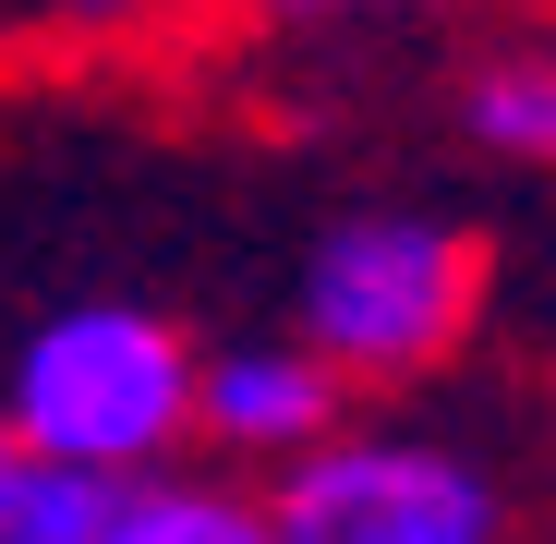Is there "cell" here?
<instances>
[{"instance_id":"1","label":"cell","mask_w":556,"mask_h":544,"mask_svg":"<svg viewBox=\"0 0 556 544\" xmlns=\"http://www.w3.org/2000/svg\"><path fill=\"white\" fill-rule=\"evenodd\" d=\"M0 435L73 472H157L169 447H194V339L134 291H85L13 339L0 376Z\"/></svg>"},{"instance_id":"2","label":"cell","mask_w":556,"mask_h":544,"mask_svg":"<svg viewBox=\"0 0 556 544\" xmlns=\"http://www.w3.org/2000/svg\"><path fill=\"white\" fill-rule=\"evenodd\" d=\"M484 315V242L435 206H351L291 266V339L339 388H412L472 339Z\"/></svg>"},{"instance_id":"3","label":"cell","mask_w":556,"mask_h":544,"mask_svg":"<svg viewBox=\"0 0 556 544\" xmlns=\"http://www.w3.org/2000/svg\"><path fill=\"white\" fill-rule=\"evenodd\" d=\"M278 544H508V484L447 435L327 423L266 484Z\"/></svg>"},{"instance_id":"4","label":"cell","mask_w":556,"mask_h":544,"mask_svg":"<svg viewBox=\"0 0 556 544\" xmlns=\"http://www.w3.org/2000/svg\"><path fill=\"white\" fill-rule=\"evenodd\" d=\"M339 412H351V388L327 376L291 327H278V339H230V351H194V435L218 447V460H266L278 472Z\"/></svg>"},{"instance_id":"5","label":"cell","mask_w":556,"mask_h":544,"mask_svg":"<svg viewBox=\"0 0 556 544\" xmlns=\"http://www.w3.org/2000/svg\"><path fill=\"white\" fill-rule=\"evenodd\" d=\"M110 544H278V532H266V496L157 460V472L110 484Z\"/></svg>"},{"instance_id":"6","label":"cell","mask_w":556,"mask_h":544,"mask_svg":"<svg viewBox=\"0 0 556 544\" xmlns=\"http://www.w3.org/2000/svg\"><path fill=\"white\" fill-rule=\"evenodd\" d=\"M459 134L508 169H556V49H496L459 73Z\"/></svg>"},{"instance_id":"7","label":"cell","mask_w":556,"mask_h":544,"mask_svg":"<svg viewBox=\"0 0 556 544\" xmlns=\"http://www.w3.org/2000/svg\"><path fill=\"white\" fill-rule=\"evenodd\" d=\"M0 544H110V472L0 447Z\"/></svg>"},{"instance_id":"8","label":"cell","mask_w":556,"mask_h":544,"mask_svg":"<svg viewBox=\"0 0 556 544\" xmlns=\"http://www.w3.org/2000/svg\"><path fill=\"white\" fill-rule=\"evenodd\" d=\"M169 0H37V25H61V37H122V25H157Z\"/></svg>"},{"instance_id":"9","label":"cell","mask_w":556,"mask_h":544,"mask_svg":"<svg viewBox=\"0 0 556 544\" xmlns=\"http://www.w3.org/2000/svg\"><path fill=\"white\" fill-rule=\"evenodd\" d=\"M278 13H303V25H339V13H447V0H278Z\"/></svg>"},{"instance_id":"10","label":"cell","mask_w":556,"mask_h":544,"mask_svg":"<svg viewBox=\"0 0 556 544\" xmlns=\"http://www.w3.org/2000/svg\"><path fill=\"white\" fill-rule=\"evenodd\" d=\"M0 447H13V435H0Z\"/></svg>"}]
</instances>
